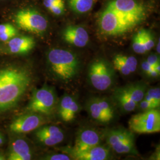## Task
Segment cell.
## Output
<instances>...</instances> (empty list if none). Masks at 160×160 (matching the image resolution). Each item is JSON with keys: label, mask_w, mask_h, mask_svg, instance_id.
I'll return each mask as SVG.
<instances>
[{"label": "cell", "mask_w": 160, "mask_h": 160, "mask_svg": "<svg viewBox=\"0 0 160 160\" xmlns=\"http://www.w3.org/2000/svg\"><path fill=\"white\" fill-rule=\"evenodd\" d=\"M31 158L32 151L25 140L17 139L12 142L8 160H30Z\"/></svg>", "instance_id": "cell-17"}, {"label": "cell", "mask_w": 160, "mask_h": 160, "mask_svg": "<svg viewBox=\"0 0 160 160\" xmlns=\"http://www.w3.org/2000/svg\"><path fill=\"white\" fill-rule=\"evenodd\" d=\"M3 137H2V135L0 134V145H1L3 143Z\"/></svg>", "instance_id": "cell-39"}, {"label": "cell", "mask_w": 160, "mask_h": 160, "mask_svg": "<svg viewBox=\"0 0 160 160\" xmlns=\"http://www.w3.org/2000/svg\"><path fill=\"white\" fill-rule=\"evenodd\" d=\"M107 7L116 12L133 28L142 22L146 16L145 6L136 0H112Z\"/></svg>", "instance_id": "cell-5"}, {"label": "cell", "mask_w": 160, "mask_h": 160, "mask_svg": "<svg viewBox=\"0 0 160 160\" xmlns=\"http://www.w3.org/2000/svg\"><path fill=\"white\" fill-rule=\"evenodd\" d=\"M141 68L143 71H144V72L148 75L149 72L154 68V67L150 65L147 61H145L141 63Z\"/></svg>", "instance_id": "cell-34"}, {"label": "cell", "mask_w": 160, "mask_h": 160, "mask_svg": "<svg viewBox=\"0 0 160 160\" xmlns=\"http://www.w3.org/2000/svg\"><path fill=\"white\" fill-rule=\"evenodd\" d=\"M37 139L46 146H54L61 143L64 139L62 129L56 126L39 127L35 133Z\"/></svg>", "instance_id": "cell-12"}, {"label": "cell", "mask_w": 160, "mask_h": 160, "mask_svg": "<svg viewBox=\"0 0 160 160\" xmlns=\"http://www.w3.org/2000/svg\"><path fill=\"white\" fill-rule=\"evenodd\" d=\"M56 104V95L53 90L48 86L34 91L27 107L28 112L50 114Z\"/></svg>", "instance_id": "cell-9"}, {"label": "cell", "mask_w": 160, "mask_h": 160, "mask_svg": "<svg viewBox=\"0 0 160 160\" xmlns=\"http://www.w3.org/2000/svg\"><path fill=\"white\" fill-rule=\"evenodd\" d=\"M43 122V117L39 113L29 112L14 120L10 125V129L14 133H26L38 129Z\"/></svg>", "instance_id": "cell-10"}, {"label": "cell", "mask_w": 160, "mask_h": 160, "mask_svg": "<svg viewBox=\"0 0 160 160\" xmlns=\"http://www.w3.org/2000/svg\"><path fill=\"white\" fill-rule=\"evenodd\" d=\"M98 24L101 33L109 36H120L133 29L125 20L108 7L101 13Z\"/></svg>", "instance_id": "cell-6"}, {"label": "cell", "mask_w": 160, "mask_h": 160, "mask_svg": "<svg viewBox=\"0 0 160 160\" xmlns=\"http://www.w3.org/2000/svg\"><path fill=\"white\" fill-rule=\"evenodd\" d=\"M131 131L148 134L160 131V112L157 109L143 111L132 116L128 122Z\"/></svg>", "instance_id": "cell-7"}, {"label": "cell", "mask_w": 160, "mask_h": 160, "mask_svg": "<svg viewBox=\"0 0 160 160\" xmlns=\"http://www.w3.org/2000/svg\"><path fill=\"white\" fill-rule=\"evenodd\" d=\"M72 158L77 160H106L110 158L109 148L98 145L79 153L72 154Z\"/></svg>", "instance_id": "cell-14"}, {"label": "cell", "mask_w": 160, "mask_h": 160, "mask_svg": "<svg viewBox=\"0 0 160 160\" xmlns=\"http://www.w3.org/2000/svg\"><path fill=\"white\" fill-rule=\"evenodd\" d=\"M15 22L19 28L38 35L44 33L48 26L46 18L32 8H25L17 12Z\"/></svg>", "instance_id": "cell-8"}, {"label": "cell", "mask_w": 160, "mask_h": 160, "mask_svg": "<svg viewBox=\"0 0 160 160\" xmlns=\"http://www.w3.org/2000/svg\"><path fill=\"white\" fill-rule=\"evenodd\" d=\"M48 61L53 74L62 81L68 82L78 73L79 59L68 50L52 49L48 53Z\"/></svg>", "instance_id": "cell-2"}, {"label": "cell", "mask_w": 160, "mask_h": 160, "mask_svg": "<svg viewBox=\"0 0 160 160\" xmlns=\"http://www.w3.org/2000/svg\"><path fill=\"white\" fill-rule=\"evenodd\" d=\"M48 10L56 16L62 15L65 12L64 2L62 1L54 4L53 6H52L50 8H49Z\"/></svg>", "instance_id": "cell-29"}, {"label": "cell", "mask_w": 160, "mask_h": 160, "mask_svg": "<svg viewBox=\"0 0 160 160\" xmlns=\"http://www.w3.org/2000/svg\"><path fill=\"white\" fill-rule=\"evenodd\" d=\"M35 40L30 36H15L8 41L10 51L14 54H25L35 46Z\"/></svg>", "instance_id": "cell-15"}, {"label": "cell", "mask_w": 160, "mask_h": 160, "mask_svg": "<svg viewBox=\"0 0 160 160\" xmlns=\"http://www.w3.org/2000/svg\"><path fill=\"white\" fill-rule=\"evenodd\" d=\"M148 75L151 77H152V78H156L160 75V73L158 72L157 71H156L153 68L149 72Z\"/></svg>", "instance_id": "cell-36"}, {"label": "cell", "mask_w": 160, "mask_h": 160, "mask_svg": "<svg viewBox=\"0 0 160 160\" xmlns=\"http://www.w3.org/2000/svg\"><path fill=\"white\" fill-rule=\"evenodd\" d=\"M96 98L97 100V103H98L102 111L112 120L114 117V109L109 100L106 98Z\"/></svg>", "instance_id": "cell-22"}, {"label": "cell", "mask_w": 160, "mask_h": 160, "mask_svg": "<svg viewBox=\"0 0 160 160\" xmlns=\"http://www.w3.org/2000/svg\"><path fill=\"white\" fill-rule=\"evenodd\" d=\"M112 62L114 69L123 75H129L137 68V60L132 56L118 54L114 56Z\"/></svg>", "instance_id": "cell-16"}, {"label": "cell", "mask_w": 160, "mask_h": 160, "mask_svg": "<svg viewBox=\"0 0 160 160\" xmlns=\"http://www.w3.org/2000/svg\"><path fill=\"white\" fill-rule=\"evenodd\" d=\"M101 139L100 133L96 131L91 129L82 130L76 138L74 145L71 149L70 153L72 154L85 151L99 145Z\"/></svg>", "instance_id": "cell-11"}, {"label": "cell", "mask_w": 160, "mask_h": 160, "mask_svg": "<svg viewBox=\"0 0 160 160\" xmlns=\"http://www.w3.org/2000/svg\"><path fill=\"white\" fill-rule=\"evenodd\" d=\"M105 139L110 148L118 154L137 155L133 132L118 128L105 132Z\"/></svg>", "instance_id": "cell-3"}, {"label": "cell", "mask_w": 160, "mask_h": 160, "mask_svg": "<svg viewBox=\"0 0 160 160\" xmlns=\"http://www.w3.org/2000/svg\"><path fill=\"white\" fill-rule=\"evenodd\" d=\"M114 96L121 109L125 112H131L137 108V103L118 90L116 92Z\"/></svg>", "instance_id": "cell-20"}, {"label": "cell", "mask_w": 160, "mask_h": 160, "mask_svg": "<svg viewBox=\"0 0 160 160\" xmlns=\"http://www.w3.org/2000/svg\"><path fill=\"white\" fill-rule=\"evenodd\" d=\"M62 1H63V0H44L43 4L46 8L48 10L54 4H57L58 2H60Z\"/></svg>", "instance_id": "cell-35"}, {"label": "cell", "mask_w": 160, "mask_h": 160, "mask_svg": "<svg viewBox=\"0 0 160 160\" xmlns=\"http://www.w3.org/2000/svg\"><path fill=\"white\" fill-rule=\"evenodd\" d=\"M16 29V28L9 23H5V24H0V33H5L8 31H11Z\"/></svg>", "instance_id": "cell-32"}, {"label": "cell", "mask_w": 160, "mask_h": 160, "mask_svg": "<svg viewBox=\"0 0 160 160\" xmlns=\"http://www.w3.org/2000/svg\"><path fill=\"white\" fill-rule=\"evenodd\" d=\"M17 34V30L16 29L8 31L5 33H0V40L2 42H7L10 40L12 38L15 37Z\"/></svg>", "instance_id": "cell-30"}, {"label": "cell", "mask_w": 160, "mask_h": 160, "mask_svg": "<svg viewBox=\"0 0 160 160\" xmlns=\"http://www.w3.org/2000/svg\"><path fill=\"white\" fill-rule=\"evenodd\" d=\"M154 69L156 71H157L158 72L160 73V63H158V64L155 65L154 67Z\"/></svg>", "instance_id": "cell-37"}, {"label": "cell", "mask_w": 160, "mask_h": 160, "mask_svg": "<svg viewBox=\"0 0 160 160\" xmlns=\"http://www.w3.org/2000/svg\"><path fill=\"white\" fill-rule=\"evenodd\" d=\"M132 46L133 51L138 54H144L147 51L143 45L141 31L138 32L133 38Z\"/></svg>", "instance_id": "cell-24"}, {"label": "cell", "mask_w": 160, "mask_h": 160, "mask_svg": "<svg viewBox=\"0 0 160 160\" xmlns=\"http://www.w3.org/2000/svg\"><path fill=\"white\" fill-rule=\"evenodd\" d=\"M68 1L71 9L79 14L90 11L94 3V0H68Z\"/></svg>", "instance_id": "cell-21"}, {"label": "cell", "mask_w": 160, "mask_h": 160, "mask_svg": "<svg viewBox=\"0 0 160 160\" xmlns=\"http://www.w3.org/2000/svg\"><path fill=\"white\" fill-rule=\"evenodd\" d=\"M26 69L9 67L0 69V112L13 108L23 96L31 82Z\"/></svg>", "instance_id": "cell-1"}, {"label": "cell", "mask_w": 160, "mask_h": 160, "mask_svg": "<svg viewBox=\"0 0 160 160\" xmlns=\"http://www.w3.org/2000/svg\"><path fill=\"white\" fill-rule=\"evenodd\" d=\"M6 160L5 157L4 156V155L0 153V160Z\"/></svg>", "instance_id": "cell-40"}, {"label": "cell", "mask_w": 160, "mask_h": 160, "mask_svg": "<svg viewBox=\"0 0 160 160\" xmlns=\"http://www.w3.org/2000/svg\"><path fill=\"white\" fill-rule=\"evenodd\" d=\"M156 49H157V53L159 54V53H160V39L158 40V43H157V48H156Z\"/></svg>", "instance_id": "cell-38"}, {"label": "cell", "mask_w": 160, "mask_h": 160, "mask_svg": "<svg viewBox=\"0 0 160 160\" xmlns=\"http://www.w3.org/2000/svg\"><path fill=\"white\" fill-rule=\"evenodd\" d=\"M143 99L155 104L158 107L160 105V88H151L145 92Z\"/></svg>", "instance_id": "cell-25"}, {"label": "cell", "mask_w": 160, "mask_h": 160, "mask_svg": "<svg viewBox=\"0 0 160 160\" xmlns=\"http://www.w3.org/2000/svg\"><path fill=\"white\" fill-rule=\"evenodd\" d=\"M86 107L88 114L94 120L98 122L106 123L112 120L109 116H108L102 111L98 103H97L96 97H93L88 100Z\"/></svg>", "instance_id": "cell-18"}, {"label": "cell", "mask_w": 160, "mask_h": 160, "mask_svg": "<svg viewBox=\"0 0 160 160\" xmlns=\"http://www.w3.org/2000/svg\"><path fill=\"white\" fill-rule=\"evenodd\" d=\"M137 107L142 111H147L151 109H157L158 108H159L154 103L143 98L141 102L138 103Z\"/></svg>", "instance_id": "cell-28"}, {"label": "cell", "mask_w": 160, "mask_h": 160, "mask_svg": "<svg viewBox=\"0 0 160 160\" xmlns=\"http://www.w3.org/2000/svg\"><path fill=\"white\" fill-rule=\"evenodd\" d=\"M45 160H71V157L64 154H58L51 155L46 157Z\"/></svg>", "instance_id": "cell-31"}, {"label": "cell", "mask_w": 160, "mask_h": 160, "mask_svg": "<svg viewBox=\"0 0 160 160\" xmlns=\"http://www.w3.org/2000/svg\"><path fill=\"white\" fill-rule=\"evenodd\" d=\"M141 37L143 41V45L145 46L146 51H151L154 46V39L152 33L147 30H140Z\"/></svg>", "instance_id": "cell-26"}, {"label": "cell", "mask_w": 160, "mask_h": 160, "mask_svg": "<svg viewBox=\"0 0 160 160\" xmlns=\"http://www.w3.org/2000/svg\"><path fill=\"white\" fill-rule=\"evenodd\" d=\"M88 78L91 85L97 90H107L114 82V68L105 60H95L88 67Z\"/></svg>", "instance_id": "cell-4"}, {"label": "cell", "mask_w": 160, "mask_h": 160, "mask_svg": "<svg viewBox=\"0 0 160 160\" xmlns=\"http://www.w3.org/2000/svg\"><path fill=\"white\" fill-rule=\"evenodd\" d=\"M125 94L133 101L138 103L144 97L147 90V86L143 84H133L118 90Z\"/></svg>", "instance_id": "cell-19"}, {"label": "cell", "mask_w": 160, "mask_h": 160, "mask_svg": "<svg viewBox=\"0 0 160 160\" xmlns=\"http://www.w3.org/2000/svg\"><path fill=\"white\" fill-rule=\"evenodd\" d=\"M79 110H80V105L75 100V99L74 98L68 110L67 114L62 120L66 122L72 121L74 119L76 114H77Z\"/></svg>", "instance_id": "cell-27"}, {"label": "cell", "mask_w": 160, "mask_h": 160, "mask_svg": "<svg viewBox=\"0 0 160 160\" xmlns=\"http://www.w3.org/2000/svg\"><path fill=\"white\" fill-rule=\"evenodd\" d=\"M63 40L70 45L78 48L86 46L89 41L87 31L79 26H69L64 29L62 33Z\"/></svg>", "instance_id": "cell-13"}, {"label": "cell", "mask_w": 160, "mask_h": 160, "mask_svg": "<svg viewBox=\"0 0 160 160\" xmlns=\"http://www.w3.org/2000/svg\"><path fill=\"white\" fill-rule=\"evenodd\" d=\"M74 98V97L70 95H65L60 100L59 105V114L62 120H63L64 117L67 114L69 108Z\"/></svg>", "instance_id": "cell-23"}, {"label": "cell", "mask_w": 160, "mask_h": 160, "mask_svg": "<svg viewBox=\"0 0 160 160\" xmlns=\"http://www.w3.org/2000/svg\"><path fill=\"white\" fill-rule=\"evenodd\" d=\"M146 61L153 67H154L155 65L160 63L159 57L156 55H151L149 56Z\"/></svg>", "instance_id": "cell-33"}]
</instances>
